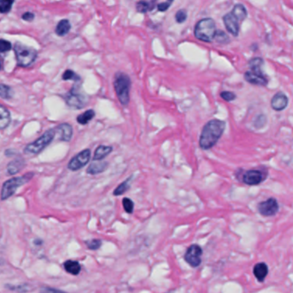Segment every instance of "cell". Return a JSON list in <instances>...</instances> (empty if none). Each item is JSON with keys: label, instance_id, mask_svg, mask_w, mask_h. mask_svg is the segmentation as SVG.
I'll return each instance as SVG.
<instances>
[{"label": "cell", "instance_id": "obj_11", "mask_svg": "<svg viewBox=\"0 0 293 293\" xmlns=\"http://www.w3.org/2000/svg\"><path fill=\"white\" fill-rule=\"evenodd\" d=\"M202 255V249L198 244H192L188 248L187 251L184 255V260L190 264L192 268H197L202 263L201 257Z\"/></svg>", "mask_w": 293, "mask_h": 293}, {"label": "cell", "instance_id": "obj_33", "mask_svg": "<svg viewBox=\"0 0 293 293\" xmlns=\"http://www.w3.org/2000/svg\"><path fill=\"white\" fill-rule=\"evenodd\" d=\"M267 123V117L263 114H260L259 116H257V118L254 121V126L255 128L260 129L262 128Z\"/></svg>", "mask_w": 293, "mask_h": 293}, {"label": "cell", "instance_id": "obj_29", "mask_svg": "<svg viewBox=\"0 0 293 293\" xmlns=\"http://www.w3.org/2000/svg\"><path fill=\"white\" fill-rule=\"evenodd\" d=\"M214 40L220 44H228L230 42V38L227 33L221 30H217Z\"/></svg>", "mask_w": 293, "mask_h": 293}, {"label": "cell", "instance_id": "obj_2", "mask_svg": "<svg viewBox=\"0 0 293 293\" xmlns=\"http://www.w3.org/2000/svg\"><path fill=\"white\" fill-rule=\"evenodd\" d=\"M264 60L261 58H253L249 61V70L244 73V80L250 84L266 87L268 84L267 76L262 71Z\"/></svg>", "mask_w": 293, "mask_h": 293}, {"label": "cell", "instance_id": "obj_28", "mask_svg": "<svg viewBox=\"0 0 293 293\" xmlns=\"http://www.w3.org/2000/svg\"><path fill=\"white\" fill-rule=\"evenodd\" d=\"M13 96V91L10 86L0 83V97L2 99H10Z\"/></svg>", "mask_w": 293, "mask_h": 293}, {"label": "cell", "instance_id": "obj_9", "mask_svg": "<svg viewBox=\"0 0 293 293\" xmlns=\"http://www.w3.org/2000/svg\"><path fill=\"white\" fill-rule=\"evenodd\" d=\"M268 172L260 169H252L244 172L242 175V182L247 185L254 186L262 183L267 179Z\"/></svg>", "mask_w": 293, "mask_h": 293}, {"label": "cell", "instance_id": "obj_10", "mask_svg": "<svg viewBox=\"0 0 293 293\" xmlns=\"http://www.w3.org/2000/svg\"><path fill=\"white\" fill-rule=\"evenodd\" d=\"M91 158L90 149H84L74 156L68 164V168L71 171H78L88 164Z\"/></svg>", "mask_w": 293, "mask_h": 293}, {"label": "cell", "instance_id": "obj_24", "mask_svg": "<svg viewBox=\"0 0 293 293\" xmlns=\"http://www.w3.org/2000/svg\"><path fill=\"white\" fill-rule=\"evenodd\" d=\"M70 29H71V25H70L69 20L64 19V20H61L56 27V33L59 36H65L70 32Z\"/></svg>", "mask_w": 293, "mask_h": 293}, {"label": "cell", "instance_id": "obj_1", "mask_svg": "<svg viewBox=\"0 0 293 293\" xmlns=\"http://www.w3.org/2000/svg\"><path fill=\"white\" fill-rule=\"evenodd\" d=\"M226 129V123L219 119H212L206 124L202 129V134L199 140L200 147L203 150L212 148L221 136Z\"/></svg>", "mask_w": 293, "mask_h": 293}, {"label": "cell", "instance_id": "obj_18", "mask_svg": "<svg viewBox=\"0 0 293 293\" xmlns=\"http://www.w3.org/2000/svg\"><path fill=\"white\" fill-rule=\"evenodd\" d=\"M25 165V162L23 159H16L10 162L7 165V172L10 175H14L18 173Z\"/></svg>", "mask_w": 293, "mask_h": 293}, {"label": "cell", "instance_id": "obj_8", "mask_svg": "<svg viewBox=\"0 0 293 293\" xmlns=\"http://www.w3.org/2000/svg\"><path fill=\"white\" fill-rule=\"evenodd\" d=\"M65 102L68 106L74 109H81L88 102V99L81 91L80 86L75 85L65 96Z\"/></svg>", "mask_w": 293, "mask_h": 293}, {"label": "cell", "instance_id": "obj_7", "mask_svg": "<svg viewBox=\"0 0 293 293\" xmlns=\"http://www.w3.org/2000/svg\"><path fill=\"white\" fill-rule=\"evenodd\" d=\"M14 50L19 66L28 67L32 65L36 59L37 51L33 48H29L21 43H16Z\"/></svg>", "mask_w": 293, "mask_h": 293}, {"label": "cell", "instance_id": "obj_22", "mask_svg": "<svg viewBox=\"0 0 293 293\" xmlns=\"http://www.w3.org/2000/svg\"><path fill=\"white\" fill-rule=\"evenodd\" d=\"M232 15L234 16L236 18L238 19L239 22H242L247 18V16H248V12L246 8L244 7V5H243L242 4H237L235 5L232 11H231Z\"/></svg>", "mask_w": 293, "mask_h": 293}, {"label": "cell", "instance_id": "obj_3", "mask_svg": "<svg viewBox=\"0 0 293 293\" xmlns=\"http://www.w3.org/2000/svg\"><path fill=\"white\" fill-rule=\"evenodd\" d=\"M114 86L118 100L123 106H128L130 102V91L131 87V81L130 77L123 72H117L114 77Z\"/></svg>", "mask_w": 293, "mask_h": 293}, {"label": "cell", "instance_id": "obj_30", "mask_svg": "<svg viewBox=\"0 0 293 293\" xmlns=\"http://www.w3.org/2000/svg\"><path fill=\"white\" fill-rule=\"evenodd\" d=\"M14 0H0V12L1 13H8L11 11L12 4Z\"/></svg>", "mask_w": 293, "mask_h": 293}, {"label": "cell", "instance_id": "obj_14", "mask_svg": "<svg viewBox=\"0 0 293 293\" xmlns=\"http://www.w3.org/2000/svg\"><path fill=\"white\" fill-rule=\"evenodd\" d=\"M288 97L283 92H278L272 98L271 107L276 112H280L286 109L288 106Z\"/></svg>", "mask_w": 293, "mask_h": 293}, {"label": "cell", "instance_id": "obj_34", "mask_svg": "<svg viewBox=\"0 0 293 293\" xmlns=\"http://www.w3.org/2000/svg\"><path fill=\"white\" fill-rule=\"evenodd\" d=\"M86 244L88 246V249H92V250H96V249L100 248L102 242L99 239H92V240L86 241Z\"/></svg>", "mask_w": 293, "mask_h": 293}, {"label": "cell", "instance_id": "obj_16", "mask_svg": "<svg viewBox=\"0 0 293 293\" xmlns=\"http://www.w3.org/2000/svg\"><path fill=\"white\" fill-rule=\"evenodd\" d=\"M253 274L259 282H263L268 274V267L265 262L256 264L253 268Z\"/></svg>", "mask_w": 293, "mask_h": 293}, {"label": "cell", "instance_id": "obj_4", "mask_svg": "<svg viewBox=\"0 0 293 293\" xmlns=\"http://www.w3.org/2000/svg\"><path fill=\"white\" fill-rule=\"evenodd\" d=\"M216 24L212 18H203L195 26L194 34L199 41L212 42L216 33Z\"/></svg>", "mask_w": 293, "mask_h": 293}, {"label": "cell", "instance_id": "obj_35", "mask_svg": "<svg viewBox=\"0 0 293 293\" xmlns=\"http://www.w3.org/2000/svg\"><path fill=\"white\" fill-rule=\"evenodd\" d=\"M187 16V11H185V10H179V11L177 12L176 15H175V19H176L177 22L183 23V22L186 21Z\"/></svg>", "mask_w": 293, "mask_h": 293}, {"label": "cell", "instance_id": "obj_32", "mask_svg": "<svg viewBox=\"0 0 293 293\" xmlns=\"http://www.w3.org/2000/svg\"><path fill=\"white\" fill-rule=\"evenodd\" d=\"M123 207L125 209V212L128 213H132L134 211V202H132L130 198L125 197L123 199Z\"/></svg>", "mask_w": 293, "mask_h": 293}, {"label": "cell", "instance_id": "obj_27", "mask_svg": "<svg viewBox=\"0 0 293 293\" xmlns=\"http://www.w3.org/2000/svg\"><path fill=\"white\" fill-rule=\"evenodd\" d=\"M132 177H130L128 179L125 180L123 183H120L118 186H117L114 191V195L115 196L117 195H121L125 194L126 191H128L130 186V183H131Z\"/></svg>", "mask_w": 293, "mask_h": 293}, {"label": "cell", "instance_id": "obj_37", "mask_svg": "<svg viewBox=\"0 0 293 293\" xmlns=\"http://www.w3.org/2000/svg\"><path fill=\"white\" fill-rule=\"evenodd\" d=\"M12 46L10 41H5V40H0V52H6L10 51Z\"/></svg>", "mask_w": 293, "mask_h": 293}, {"label": "cell", "instance_id": "obj_12", "mask_svg": "<svg viewBox=\"0 0 293 293\" xmlns=\"http://www.w3.org/2000/svg\"><path fill=\"white\" fill-rule=\"evenodd\" d=\"M258 212L264 217H271L278 212L279 206L275 198H268V200L260 202L258 206Z\"/></svg>", "mask_w": 293, "mask_h": 293}, {"label": "cell", "instance_id": "obj_19", "mask_svg": "<svg viewBox=\"0 0 293 293\" xmlns=\"http://www.w3.org/2000/svg\"><path fill=\"white\" fill-rule=\"evenodd\" d=\"M64 268L70 275H78L81 272V267L77 260H67L64 263Z\"/></svg>", "mask_w": 293, "mask_h": 293}, {"label": "cell", "instance_id": "obj_40", "mask_svg": "<svg viewBox=\"0 0 293 293\" xmlns=\"http://www.w3.org/2000/svg\"><path fill=\"white\" fill-rule=\"evenodd\" d=\"M33 18H34V15L31 12H26L25 14L22 16V19L28 22H31Z\"/></svg>", "mask_w": 293, "mask_h": 293}, {"label": "cell", "instance_id": "obj_39", "mask_svg": "<svg viewBox=\"0 0 293 293\" xmlns=\"http://www.w3.org/2000/svg\"><path fill=\"white\" fill-rule=\"evenodd\" d=\"M40 293H66L65 292H63L61 290L51 288V287H43L41 290Z\"/></svg>", "mask_w": 293, "mask_h": 293}, {"label": "cell", "instance_id": "obj_15", "mask_svg": "<svg viewBox=\"0 0 293 293\" xmlns=\"http://www.w3.org/2000/svg\"><path fill=\"white\" fill-rule=\"evenodd\" d=\"M57 131L59 133V139L64 142H70L73 136V128L69 124H61L57 127Z\"/></svg>", "mask_w": 293, "mask_h": 293}, {"label": "cell", "instance_id": "obj_25", "mask_svg": "<svg viewBox=\"0 0 293 293\" xmlns=\"http://www.w3.org/2000/svg\"><path fill=\"white\" fill-rule=\"evenodd\" d=\"M5 288L16 293H27L32 291V287L29 284H18V285L7 284L5 285Z\"/></svg>", "mask_w": 293, "mask_h": 293}, {"label": "cell", "instance_id": "obj_42", "mask_svg": "<svg viewBox=\"0 0 293 293\" xmlns=\"http://www.w3.org/2000/svg\"><path fill=\"white\" fill-rule=\"evenodd\" d=\"M2 68H3V66H2V63L0 61V70H2Z\"/></svg>", "mask_w": 293, "mask_h": 293}, {"label": "cell", "instance_id": "obj_38", "mask_svg": "<svg viewBox=\"0 0 293 293\" xmlns=\"http://www.w3.org/2000/svg\"><path fill=\"white\" fill-rule=\"evenodd\" d=\"M173 1H174V0H166L165 2H163V3L158 4V10L160 11H162V12H165V11H167L169 8H170V6L172 5Z\"/></svg>", "mask_w": 293, "mask_h": 293}, {"label": "cell", "instance_id": "obj_17", "mask_svg": "<svg viewBox=\"0 0 293 293\" xmlns=\"http://www.w3.org/2000/svg\"><path fill=\"white\" fill-rule=\"evenodd\" d=\"M107 167H108L107 162L97 161V162L92 163L91 165L88 166L87 169V173L90 175H96V174H99V173L105 172Z\"/></svg>", "mask_w": 293, "mask_h": 293}, {"label": "cell", "instance_id": "obj_41", "mask_svg": "<svg viewBox=\"0 0 293 293\" xmlns=\"http://www.w3.org/2000/svg\"><path fill=\"white\" fill-rule=\"evenodd\" d=\"M34 244H38V245H40L41 244V240H38V241L35 240V241H34Z\"/></svg>", "mask_w": 293, "mask_h": 293}, {"label": "cell", "instance_id": "obj_20", "mask_svg": "<svg viewBox=\"0 0 293 293\" xmlns=\"http://www.w3.org/2000/svg\"><path fill=\"white\" fill-rule=\"evenodd\" d=\"M113 149H114L113 146L100 145V146H98V147L96 148V151H95L93 160H94L95 162H97V161H102L103 159H105L107 155H109V154L113 151Z\"/></svg>", "mask_w": 293, "mask_h": 293}, {"label": "cell", "instance_id": "obj_36", "mask_svg": "<svg viewBox=\"0 0 293 293\" xmlns=\"http://www.w3.org/2000/svg\"><path fill=\"white\" fill-rule=\"evenodd\" d=\"M220 97L224 99V100H226V101H228V102H230V101H232V100H234L236 99V97L237 96L235 95L233 92L231 91H223L220 93Z\"/></svg>", "mask_w": 293, "mask_h": 293}, {"label": "cell", "instance_id": "obj_6", "mask_svg": "<svg viewBox=\"0 0 293 293\" xmlns=\"http://www.w3.org/2000/svg\"><path fill=\"white\" fill-rule=\"evenodd\" d=\"M55 135V130L53 129L48 130V131L45 132L44 134L41 137H39L36 141L27 145L24 148V152L26 154H40L41 151L44 150L45 148L52 142Z\"/></svg>", "mask_w": 293, "mask_h": 293}, {"label": "cell", "instance_id": "obj_31", "mask_svg": "<svg viewBox=\"0 0 293 293\" xmlns=\"http://www.w3.org/2000/svg\"><path fill=\"white\" fill-rule=\"evenodd\" d=\"M63 80H65V81L72 80V81H77L80 80V77L77 73H75L73 70H67L65 71V73L63 74Z\"/></svg>", "mask_w": 293, "mask_h": 293}, {"label": "cell", "instance_id": "obj_13", "mask_svg": "<svg viewBox=\"0 0 293 293\" xmlns=\"http://www.w3.org/2000/svg\"><path fill=\"white\" fill-rule=\"evenodd\" d=\"M224 25L229 33H231L233 36H238L239 30H240V22L238 19L232 15V13H228L223 16Z\"/></svg>", "mask_w": 293, "mask_h": 293}, {"label": "cell", "instance_id": "obj_21", "mask_svg": "<svg viewBox=\"0 0 293 293\" xmlns=\"http://www.w3.org/2000/svg\"><path fill=\"white\" fill-rule=\"evenodd\" d=\"M156 6L155 0H151V1H146V0H141L137 2L136 4V11L140 13H146L148 11H153L154 7Z\"/></svg>", "mask_w": 293, "mask_h": 293}, {"label": "cell", "instance_id": "obj_23", "mask_svg": "<svg viewBox=\"0 0 293 293\" xmlns=\"http://www.w3.org/2000/svg\"><path fill=\"white\" fill-rule=\"evenodd\" d=\"M10 123H11L10 112L0 104V130L7 128Z\"/></svg>", "mask_w": 293, "mask_h": 293}, {"label": "cell", "instance_id": "obj_5", "mask_svg": "<svg viewBox=\"0 0 293 293\" xmlns=\"http://www.w3.org/2000/svg\"><path fill=\"white\" fill-rule=\"evenodd\" d=\"M33 172H30L23 176L16 177V178L6 181L2 186L1 200L4 201L12 196L13 195L15 194L16 191H17L19 187H21L23 184L28 183L33 178Z\"/></svg>", "mask_w": 293, "mask_h": 293}, {"label": "cell", "instance_id": "obj_26", "mask_svg": "<svg viewBox=\"0 0 293 293\" xmlns=\"http://www.w3.org/2000/svg\"><path fill=\"white\" fill-rule=\"evenodd\" d=\"M95 116H96L95 111L90 109V110L86 111L83 114H80L77 117V120L80 125H87L89 122L91 121Z\"/></svg>", "mask_w": 293, "mask_h": 293}]
</instances>
